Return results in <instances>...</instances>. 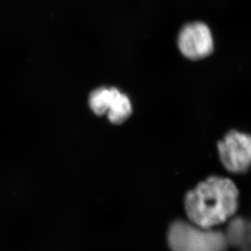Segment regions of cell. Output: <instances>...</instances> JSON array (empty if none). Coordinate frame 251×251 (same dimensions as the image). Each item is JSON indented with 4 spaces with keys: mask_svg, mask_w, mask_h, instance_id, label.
Wrapping results in <instances>:
<instances>
[{
    "mask_svg": "<svg viewBox=\"0 0 251 251\" xmlns=\"http://www.w3.org/2000/svg\"><path fill=\"white\" fill-rule=\"evenodd\" d=\"M239 198V189L232 179L210 176L185 194L184 210L193 225L215 228L236 215Z\"/></svg>",
    "mask_w": 251,
    "mask_h": 251,
    "instance_id": "6da1fadb",
    "label": "cell"
},
{
    "mask_svg": "<svg viewBox=\"0 0 251 251\" xmlns=\"http://www.w3.org/2000/svg\"><path fill=\"white\" fill-rule=\"evenodd\" d=\"M167 242L172 251H226L229 246L225 232L182 220L170 226Z\"/></svg>",
    "mask_w": 251,
    "mask_h": 251,
    "instance_id": "7a4b0ae2",
    "label": "cell"
},
{
    "mask_svg": "<svg viewBox=\"0 0 251 251\" xmlns=\"http://www.w3.org/2000/svg\"><path fill=\"white\" fill-rule=\"evenodd\" d=\"M218 153L227 172L242 175L251 168V135L231 130L217 143Z\"/></svg>",
    "mask_w": 251,
    "mask_h": 251,
    "instance_id": "3957f363",
    "label": "cell"
},
{
    "mask_svg": "<svg viewBox=\"0 0 251 251\" xmlns=\"http://www.w3.org/2000/svg\"><path fill=\"white\" fill-rule=\"evenodd\" d=\"M177 44L182 55L192 61L206 58L215 49L212 32L207 25L201 22L184 25L178 35Z\"/></svg>",
    "mask_w": 251,
    "mask_h": 251,
    "instance_id": "277c9868",
    "label": "cell"
},
{
    "mask_svg": "<svg viewBox=\"0 0 251 251\" xmlns=\"http://www.w3.org/2000/svg\"><path fill=\"white\" fill-rule=\"evenodd\" d=\"M132 111L130 100L115 87L109 88L107 104L108 119L112 124H121L130 117Z\"/></svg>",
    "mask_w": 251,
    "mask_h": 251,
    "instance_id": "5b68a950",
    "label": "cell"
},
{
    "mask_svg": "<svg viewBox=\"0 0 251 251\" xmlns=\"http://www.w3.org/2000/svg\"><path fill=\"white\" fill-rule=\"evenodd\" d=\"M109 88H98L91 93L89 97V105L92 111L98 116H101L107 113V104L109 100Z\"/></svg>",
    "mask_w": 251,
    "mask_h": 251,
    "instance_id": "8992f818",
    "label": "cell"
}]
</instances>
